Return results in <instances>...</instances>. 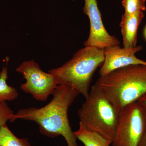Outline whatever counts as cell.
Wrapping results in <instances>:
<instances>
[{"label":"cell","mask_w":146,"mask_h":146,"mask_svg":"<svg viewBox=\"0 0 146 146\" xmlns=\"http://www.w3.org/2000/svg\"><path fill=\"white\" fill-rule=\"evenodd\" d=\"M80 94L67 85H58L52 94V100L40 108L30 107L18 110L14 121L18 119L32 121L39 126L40 133L50 138L62 136L68 146H78L68 119L69 107Z\"/></svg>","instance_id":"cell-1"},{"label":"cell","mask_w":146,"mask_h":146,"mask_svg":"<svg viewBox=\"0 0 146 146\" xmlns=\"http://www.w3.org/2000/svg\"><path fill=\"white\" fill-rule=\"evenodd\" d=\"M95 84L118 113L146 93V65H129L100 76Z\"/></svg>","instance_id":"cell-2"},{"label":"cell","mask_w":146,"mask_h":146,"mask_svg":"<svg viewBox=\"0 0 146 146\" xmlns=\"http://www.w3.org/2000/svg\"><path fill=\"white\" fill-rule=\"evenodd\" d=\"M104 60V49L85 46L61 67L48 71L55 77L58 85L76 89L86 98L94 73Z\"/></svg>","instance_id":"cell-3"},{"label":"cell","mask_w":146,"mask_h":146,"mask_svg":"<svg viewBox=\"0 0 146 146\" xmlns=\"http://www.w3.org/2000/svg\"><path fill=\"white\" fill-rule=\"evenodd\" d=\"M78 112L80 123L88 130L112 142L119 118L115 108L96 84L92 86Z\"/></svg>","instance_id":"cell-4"},{"label":"cell","mask_w":146,"mask_h":146,"mask_svg":"<svg viewBox=\"0 0 146 146\" xmlns=\"http://www.w3.org/2000/svg\"><path fill=\"white\" fill-rule=\"evenodd\" d=\"M146 130V109L138 101L119 114L113 146H138Z\"/></svg>","instance_id":"cell-5"},{"label":"cell","mask_w":146,"mask_h":146,"mask_svg":"<svg viewBox=\"0 0 146 146\" xmlns=\"http://www.w3.org/2000/svg\"><path fill=\"white\" fill-rule=\"evenodd\" d=\"M16 70L26 81L21 84V90L36 100L46 101L58 86L55 76L42 70L34 60L24 61Z\"/></svg>","instance_id":"cell-6"},{"label":"cell","mask_w":146,"mask_h":146,"mask_svg":"<svg viewBox=\"0 0 146 146\" xmlns=\"http://www.w3.org/2000/svg\"><path fill=\"white\" fill-rule=\"evenodd\" d=\"M84 13L89 17L90 29L89 36L84 42L85 46L104 49L120 42L115 36L110 35L105 28L97 0H84Z\"/></svg>","instance_id":"cell-7"},{"label":"cell","mask_w":146,"mask_h":146,"mask_svg":"<svg viewBox=\"0 0 146 146\" xmlns=\"http://www.w3.org/2000/svg\"><path fill=\"white\" fill-rule=\"evenodd\" d=\"M143 49L142 46L130 48H121L115 45L104 49V60L99 71L104 76L123 67L134 65H146V61L136 57V53Z\"/></svg>","instance_id":"cell-8"},{"label":"cell","mask_w":146,"mask_h":146,"mask_svg":"<svg viewBox=\"0 0 146 146\" xmlns=\"http://www.w3.org/2000/svg\"><path fill=\"white\" fill-rule=\"evenodd\" d=\"M144 17L143 11H142L131 14L125 13L123 14L120 27L124 48H132L137 46L138 27Z\"/></svg>","instance_id":"cell-9"},{"label":"cell","mask_w":146,"mask_h":146,"mask_svg":"<svg viewBox=\"0 0 146 146\" xmlns=\"http://www.w3.org/2000/svg\"><path fill=\"white\" fill-rule=\"evenodd\" d=\"M74 133L76 139L85 146H110L112 144V141L106 139L96 132L88 130L80 122L78 130Z\"/></svg>","instance_id":"cell-10"},{"label":"cell","mask_w":146,"mask_h":146,"mask_svg":"<svg viewBox=\"0 0 146 146\" xmlns=\"http://www.w3.org/2000/svg\"><path fill=\"white\" fill-rule=\"evenodd\" d=\"M7 63L0 72V103L12 101L18 98L19 94L14 87L7 83L8 78Z\"/></svg>","instance_id":"cell-11"},{"label":"cell","mask_w":146,"mask_h":146,"mask_svg":"<svg viewBox=\"0 0 146 146\" xmlns=\"http://www.w3.org/2000/svg\"><path fill=\"white\" fill-rule=\"evenodd\" d=\"M0 146H32L27 138H18L7 124L0 126Z\"/></svg>","instance_id":"cell-12"},{"label":"cell","mask_w":146,"mask_h":146,"mask_svg":"<svg viewBox=\"0 0 146 146\" xmlns=\"http://www.w3.org/2000/svg\"><path fill=\"white\" fill-rule=\"evenodd\" d=\"M122 5L126 14H133L146 10V0H123Z\"/></svg>","instance_id":"cell-13"},{"label":"cell","mask_w":146,"mask_h":146,"mask_svg":"<svg viewBox=\"0 0 146 146\" xmlns=\"http://www.w3.org/2000/svg\"><path fill=\"white\" fill-rule=\"evenodd\" d=\"M15 114L6 102L0 103V126L7 124L8 121H14Z\"/></svg>","instance_id":"cell-14"},{"label":"cell","mask_w":146,"mask_h":146,"mask_svg":"<svg viewBox=\"0 0 146 146\" xmlns=\"http://www.w3.org/2000/svg\"><path fill=\"white\" fill-rule=\"evenodd\" d=\"M138 146H146V130Z\"/></svg>","instance_id":"cell-15"},{"label":"cell","mask_w":146,"mask_h":146,"mask_svg":"<svg viewBox=\"0 0 146 146\" xmlns=\"http://www.w3.org/2000/svg\"><path fill=\"white\" fill-rule=\"evenodd\" d=\"M138 101L141 104L143 105L144 107L146 109V93L140 98V99Z\"/></svg>","instance_id":"cell-16"},{"label":"cell","mask_w":146,"mask_h":146,"mask_svg":"<svg viewBox=\"0 0 146 146\" xmlns=\"http://www.w3.org/2000/svg\"><path fill=\"white\" fill-rule=\"evenodd\" d=\"M143 32L144 37H145V39L146 40V25L145 27V28H144Z\"/></svg>","instance_id":"cell-17"},{"label":"cell","mask_w":146,"mask_h":146,"mask_svg":"<svg viewBox=\"0 0 146 146\" xmlns=\"http://www.w3.org/2000/svg\"><path fill=\"white\" fill-rule=\"evenodd\" d=\"M71 1H75V0H71Z\"/></svg>","instance_id":"cell-18"}]
</instances>
